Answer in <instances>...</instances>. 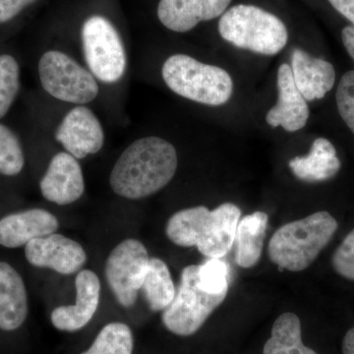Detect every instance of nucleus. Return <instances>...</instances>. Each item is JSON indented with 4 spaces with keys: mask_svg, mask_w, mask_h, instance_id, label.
<instances>
[{
    "mask_svg": "<svg viewBox=\"0 0 354 354\" xmlns=\"http://www.w3.org/2000/svg\"><path fill=\"white\" fill-rule=\"evenodd\" d=\"M177 165L176 147L160 137H143L121 153L111 172L109 184L118 196L143 199L171 183Z\"/></svg>",
    "mask_w": 354,
    "mask_h": 354,
    "instance_id": "nucleus-1",
    "label": "nucleus"
},
{
    "mask_svg": "<svg viewBox=\"0 0 354 354\" xmlns=\"http://www.w3.org/2000/svg\"><path fill=\"white\" fill-rule=\"evenodd\" d=\"M241 209L232 203L216 209L192 207L176 212L169 218L165 234L169 241L181 247H196L205 257L221 258L234 244Z\"/></svg>",
    "mask_w": 354,
    "mask_h": 354,
    "instance_id": "nucleus-2",
    "label": "nucleus"
},
{
    "mask_svg": "<svg viewBox=\"0 0 354 354\" xmlns=\"http://www.w3.org/2000/svg\"><path fill=\"white\" fill-rule=\"evenodd\" d=\"M337 227V221L326 211L286 223L270 239V259L281 269L304 271L330 243Z\"/></svg>",
    "mask_w": 354,
    "mask_h": 354,
    "instance_id": "nucleus-3",
    "label": "nucleus"
},
{
    "mask_svg": "<svg viewBox=\"0 0 354 354\" xmlns=\"http://www.w3.org/2000/svg\"><path fill=\"white\" fill-rule=\"evenodd\" d=\"M162 75L172 92L198 104L221 106L230 101L234 92V82L225 70L189 55L179 53L167 58Z\"/></svg>",
    "mask_w": 354,
    "mask_h": 354,
    "instance_id": "nucleus-4",
    "label": "nucleus"
},
{
    "mask_svg": "<svg viewBox=\"0 0 354 354\" xmlns=\"http://www.w3.org/2000/svg\"><path fill=\"white\" fill-rule=\"evenodd\" d=\"M223 39L234 46L264 55H274L288 44V32L283 21L253 6L228 9L218 22Z\"/></svg>",
    "mask_w": 354,
    "mask_h": 354,
    "instance_id": "nucleus-5",
    "label": "nucleus"
},
{
    "mask_svg": "<svg viewBox=\"0 0 354 354\" xmlns=\"http://www.w3.org/2000/svg\"><path fill=\"white\" fill-rule=\"evenodd\" d=\"M38 74L44 92L60 102L86 106L100 94L99 82L92 72L64 51H44L39 59Z\"/></svg>",
    "mask_w": 354,
    "mask_h": 354,
    "instance_id": "nucleus-6",
    "label": "nucleus"
},
{
    "mask_svg": "<svg viewBox=\"0 0 354 354\" xmlns=\"http://www.w3.org/2000/svg\"><path fill=\"white\" fill-rule=\"evenodd\" d=\"M84 59L97 81L114 84L127 68V53L120 34L113 23L101 15L88 17L82 32Z\"/></svg>",
    "mask_w": 354,
    "mask_h": 354,
    "instance_id": "nucleus-7",
    "label": "nucleus"
},
{
    "mask_svg": "<svg viewBox=\"0 0 354 354\" xmlns=\"http://www.w3.org/2000/svg\"><path fill=\"white\" fill-rule=\"evenodd\" d=\"M197 271L198 265L184 268L176 297L162 312L165 327L180 337H189L201 329L227 295V293L209 295L202 290L198 285Z\"/></svg>",
    "mask_w": 354,
    "mask_h": 354,
    "instance_id": "nucleus-8",
    "label": "nucleus"
},
{
    "mask_svg": "<svg viewBox=\"0 0 354 354\" xmlns=\"http://www.w3.org/2000/svg\"><path fill=\"white\" fill-rule=\"evenodd\" d=\"M149 262L146 247L137 239H125L109 254L106 263V279L121 306L130 308L136 304Z\"/></svg>",
    "mask_w": 354,
    "mask_h": 354,
    "instance_id": "nucleus-9",
    "label": "nucleus"
},
{
    "mask_svg": "<svg viewBox=\"0 0 354 354\" xmlns=\"http://www.w3.org/2000/svg\"><path fill=\"white\" fill-rule=\"evenodd\" d=\"M55 138L77 160L95 155L104 144V130L97 114L86 106L70 109L58 124Z\"/></svg>",
    "mask_w": 354,
    "mask_h": 354,
    "instance_id": "nucleus-10",
    "label": "nucleus"
},
{
    "mask_svg": "<svg viewBox=\"0 0 354 354\" xmlns=\"http://www.w3.org/2000/svg\"><path fill=\"white\" fill-rule=\"evenodd\" d=\"M24 248L25 258L30 265L51 269L58 274H75L87 262L83 247L62 234L34 239Z\"/></svg>",
    "mask_w": 354,
    "mask_h": 354,
    "instance_id": "nucleus-11",
    "label": "nucleus"
},
{
    "mask_svg": "<svg viewBox=\"0 0 354 354\" xmlns=\"http://www.w3.org/2000/svg\"><path fill=\"white\" fill-rule=\"evenodd\" d=\"M39 190L46 201L60 206L80 199L85 192V179L78 160L65 151L53 156L39 180Z\"/></svg>",
    "mask_w": 354,
    "mask_h": 354,
    "instance_id": "nucleus-12",
    "label": "nucleus"
},
{
    "mask_svg": "<svg viewBox=\"0 0 354 354\" xmlns=\"http://www.w3.org/2000/svg\"><path fill=\"white\" fill-rule=\"evenodd\" d=\"M59 223L50 212L30 208L11 212L0 218V246L25 247L34 239L55 234Z\"/></svg>",
    "mask_w": 354,
    "mask_h": 354,
    "instance_id": "nucleus-13",
    "label": "nucleus"
},
{
    "mask_svg": "<svg viewBox=\"0 0 354 354\" xmlns=\"http://www.w3.org/2000/svg\"><path fill=\"white\" fill-rule=\"evenodd\" d=\"M76 304L59 306L51 313V323L57 330L76 332L92 320L101 297V281L90 270H82L75 279Z\"/></svg>",
    "mask_w": 354,
    "mask_h": 354,
    "instance_id": "nucleus-14",
    "label": "nucleus"
},
{
    "mask_svg": "<svg viewBox=\"0 0 354 354\" xmlns=\"http://www.w3.org/2000/svg\"><path fill=\"white\" fill-rule=\"evenodd\" d=\"M278 93V102L270 109L266 120L271 127H281L288 132L302 129L308 121V104L295 85L288 64L279 67Z\"/></svg>",
    "mask_w": 354,
    "mask_h": 354,
    "instance_id": "nucleus-15",
    "label": "nucleus"
},
{
    "mask_svg": "<svg viewBox=\"0 0 354 354\" xmlns=\"http://www.w3.org/2000/svg\"><path fill=\"white\" fill-rule=\"evenodd\" d=\"M232 0H160L158 17L171 31H191L203 21L221 16Z\"/></svg>",
    "mask_w": 354,
    "mask_h": 354,
    "instance_id": "nucleus-16",
    "label": "nucleus"
},
{
    "mask_svg": "<svg viewBox=\"0 0 354 354\" xmlns=\"http://www.w3.org/2000/svg\"><path fill=\"white\" fill-rule=\"evenodd\" d=\"M29 314V298L20 272L0 260V330L14 332L24 325Z\"/></svg>",
    "mask_w": 354,
    "mask_h": 354,
    "instance_id": "nucleus-17",
    "label": "nucleus"
},
{
    "mask_svg": "<svg viewBox=\"0 0 354 354\" xmlns=\"http://www.w3.org/2000/svg\"><path fill=\"white\" fill-rule=\"evenodd\" d=\"M290 67L295 85L306 101L323 99L334 87L335 68L326 60L312 57L304 50L295 48Z\"/></svg>",
    "mask_w": 354,
    "mask_h": 354,
    "instance_id": "nucleus-18",
    "label": "nucleus"
},
{
    "mask_svg": "<svg viewBox=\"0 0 354 354\" xmlns=\"http://www.w3.org/2000/svg\"><path fill=\"white\" fill-rule=\"evenodd\" d=\"M293 176L306 183H322L337 176L342 164L335 146L328 139L318 138L312 143L308 155L290 160Z\"/></svg>",
    "mask_w": 354,
    "mask_h": 354,
    "instance_id": "nucleus-19",
    "label": "nucleus"
},
{
    "mask_svg": "<svg viewBox=\"0 0 354 354\" xmlns=\"http://www.w3.org/2000/svg\"><path fill=\"white\" fill-rule=\"evenodd\" d=\"M269 216L264 212H255L239 221L235 234V262L249 269L259 262L267 232Z\"/></svg>",
    "mask_w": 354,
    "mask_h": 354,
    "instance_id": "nucleus-20",
    "label": "nucleus"
},
{
    "mask_svg": "<svg viewBox=\"0 0 354 354\" xmlns=\"http://www.w3.org/2000/svg\"><path fill=\"white\" fill-rule=\"evenodd\" d=\"M263 354H318L302 342L301 323L291 312L279 315L272 325L271 337L266 342Z\"/></svg>",
    "mask_w": 354,
    "mask_h": 354,
    "instance_id": "nucleus-21",
    "label": "nucleus"
},
{
    "mask_svg": "<svg viewBox=\"0 0 354 354\" xmlns=\"http://www.w3.org/2000/svg\"><path fill=\"white\" fill-rule=\"evenodd\" d=\"M152 311H164L176 297V286L171 272L164 261L151 258L146 278L141 288Z\"/></svg>",
    "mask_w": 354,
    "mask_h": 354,
    "instance_id": "nucleus-22",
    "label": "nucleus"
},
{
    "mask_svg": "<svg viewBox=\"0 0 354 354\" xmlns=\"http://www.w3.org/2000/svg\"><path fill=\"white\" fill-rule=\"evenodd\" d=\"M24 145L18 133L0 122V179L12 180L25 171Z\"/></svg>",
    "mask_w": 354,
    "mask_h": 354,
    "instance_id": "nucleus-23",
    "label": "nucleus"
},
{
    "mask_svg": "<svg viewBox=\"0 0 354 354\" xmlns=\"http://www.w3.org/2000/svg\"><path fill=\"white\" fill-rule=\"evenodd\" d=\"M134 339L127 324L114 322L104 326L88 351L81 354H132Z\"/></svg>",
    "mask_w": 354,
    "mask_h": 354,
    "instance_id": "nucleus-24",
    "label": "nucleus"
},
{
    "mask_svg": "<svg viewBox=\"0 0 354 354\" xmlns=\"http://www.w3.org/2000/svg\"><path fill=\"white\" fill-rule=\"evenodd\" d=\"M21 88L19 60L9 51L0 50V120L12 109Z\"/></svg>",
    "mask_w": 354,
    "mask_h": 354,
    "instance_id": "nucleus-25",
    "label": "nucleus"
},
{
    "mask_svg": "<svg viewBox=\"0 0 354 354\" xmlns=\"http://www.w3.org/2000/svg\"><path fill=\"white\" fill-rule=\"evenodd\" d=\"M230 271V266L225 261L211 258L198 265V285L209 295L228 293Z\"/></svg>",
    "mask_w": 354,
    "mask_h": 354,
    "instance_id": "nucleus-26",
    "label": "nucleus"
},
{
    "mask_svg": "<svg viewBox=\"0 0 354 354\" xmlns=\"http://www.w3.org/2000/svg\"><path fill=\"white\" fill-rule=\"evenodd\" d=\"M335 100L339 115L354 134V70L342 77Z\"/></svg>",
    "mask_w": 354,
    "mask_h": 354,
    "instance_id": "nucleus-27",
    "label": "nucleus"
},
{
    "mask_svg": "<svg viewBox=\"0 0 354 354\" xmlns=\"http://www.w3.org/2000/svg\"><path fill=\"white\" fill-rule=\"evenodd\" d=\"M332 265L342 278L354 281V228L335 251Z\"/></svg>",
    "mask_w": 354,
    "mask_h": 354,
    "instance_id": "nucleus-28",
    "label": "nucleus"
},
{
    "mask_svg": "<svg viewBox=\"0 0 354 354\" xmlns=\"http://www.w3.org/2000/svg\"><path fill=\"white\" fill-rule=\"evenodd\" d=\"M38 0H0V27L11 24Z\"/></svg>",
    "mask_w": 354,
    "mask_h": 354,
    "instance_id": "nucleus-29",
    "label": "nucleus"
},
{
    "mask_svg": "<svg viewBox=\"0 0 354 354\" xmlns=\"http://www.w3.org/2000/svg\"><path fill=\"white\" fill-rule=\"evenodd\" d=\"M337 12L351 21L354 27V0H328Z\"/></svg>",
    "mask_w": 354,
    "mask_h": 354,
    "instance_id": "nucleus-30",
    "label": "nucleus"
},
{
    "mask_svg": "<svg viewBox=\"0 0 354 354\" xmlns=\"http://www.w3.org/2000/svg\"><path fill=\"white\" fill-rule=\"evenodd\" d=\"M342 43L354 62V27L348 26L342 32Z\"/></svg>",
    "mask_w": 354,
    "mask_h": 354,
    "instance_id": "nucleus-31",
    "label": "nucleus"
},
{
    "mask_svg": "<svg viewBox=\"0 0 354 354\" xmlns=\"http://www.w3.org/2000/svg\"><path fill=\"white\" fill-rule=\"evenodd\" d=\"M342 354H354V327L344 335Z\"/></svg>",
    "mask_w": 354,
    "mask_h": 354,
    "instance_id": "nucleus-32",
    "label": "nucleus"
}]
</instances>
